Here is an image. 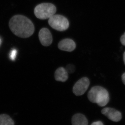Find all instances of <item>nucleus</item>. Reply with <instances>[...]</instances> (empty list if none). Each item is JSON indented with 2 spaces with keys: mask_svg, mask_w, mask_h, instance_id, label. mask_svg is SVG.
Returning a JSON list of instances; mask_svg holds the SVG:
<instances>
[{
  "mask_svg": "<svg viewBox=\"0 0 125 125\" xmlns=\"http://www.w3.org/2000/svg\"><path fill=\"white\" fill-rule=\"evenodd\" d=\"M9 26L15 35L22 38L30 37L35 31L32 22L28 18L21 15L13 16L9 21Z\"/></svg>",
  "mask_w": 125,
  "mask_h": 125,
  "instance_id": "nucleus-1",
  "label": "nucleus"
},
{
  "mask_svg": "<svg viewBox=\"0 0 125 125\" xmlns=\"http://www.w3.org/2000/svg\"><path fill=\"white\" fill-rule=\"evenodd\" d=\"M87 97L91 102L97 104L101 107L106 106L109 101L108 92L103 87L99 86L93 87L88 92Z\"/></svg>",
  "mask_w": 125,
  "mask_h": 125,
  "instance_id": "nucleus-2",
  "label": "nucleus"
},
{
  "mask_svg": "<svg viewBox=\"0 0 125 125\" xmlns=\"http://www.w3.org/2000/svg\"><path fill=\"white\" fill-rule=\"evenodd\" d=\"M56 11L57 9L54 5L50 3H43L35 7L34 13L38 19L46 20L55 14Z\"/></svg>",
  "mask_w": 125,
  "mask_h": 125,
  "instance_id": "nucleus-3",
  "label": "nucleus"
},
{
  "mask_svg": "<svg viewBox=\"0 0 125 125\" xmlns=\"http://www.w3.org/2000/svg\"><path fill=\"white\" fill-rule=\"evenodd\" d=\"M48 22L52 28L58 31H64L69 27L68 20L61 15H54L49 18Z\"/></svg>",
  "mask_w": 125,
  "mask_h": 125,
  "instance_id": "nucleus-4",
  "label": "nucleus"
},
{
  "mask_svg": "<svg viewBox=\"0 0 125 125\" xmlns=\"http://www.w3.org/2000/svg\"><path fill=\"white\" fill-rule=\"evenodd\" d=\"M90 84L89 78L84 77L78 81L73 86V92L76 96L83 95L88 89Z\"/></svg>",
  "mask_w": 125,
  "mask_h": 125,
  "instance_id": "nucleus-5",
  "label": "nucleus"
},
{
  "mask_svg": "<svg viewBox=\"0 0 125 125\" xmlns=\"http://www.w3.org/2000/svg\"><path fill=\"white\" fill-rule=\"evenodd\" d=\"M101 113L108 119L113 122H119L122 119L121 113L114 108H105L102 110Z\"/></svg>",
  "mask_w": 125,
  "mask_h": 125,
  "instance_id": "nucleus-6",
  "label": "nucleus"
},
{
  "mask_svg": "<svg viewBox=\"0 0 125 125\" xmlns=\"http://www.w3.org/2000/svg\"><path fill=\"white\" fill-rule=\"evenodd\" d=\"M39 37L42 44L44 46H49L52 42V34L47 28H42L40 30Z\"/></svg>",
  "mask_w": 125,
  "mask_h": 125,
  "instance_id": "nucleus-7",
  "label": "nucleus"
},
{
  "mask_svg": "<svg viewBox=\"0 0 125 125\" xmlns=\"http://www.w3.org/2000/svg\"><path fill=\"white\" fill-rule=\"evenodd\" d=\"M58 47L62 51L72 52L76 48V45L73 40L65 39L62 40L59 42Z\"/></svg>",
  "mask_w": 125,
  "mask_h": 125,
  "instance_id": "nucleus-8",
  "label": "nucleus"
},
{
  "mask_svg": "<svg viewBox=\"0 0 125 125\" xmlns=\"http://www.w3.org/2000/svg\"><path fill=\"white\" fill-rule=\"evenodd\" d=\"M54 78L56 81H57L65 82L68 78V73L63 67H59L56 70Z\"/></svg>",
  "mask_w": 125,
  "mask_h": 125,
  "instance_id": "nucleus-9",
  "label": "nucleus"
},
{
  "mask_svg": "<svg viewBox=\"0 0 125 125\" xmlns=\"http://www.w3.org/2000/svg\"><path fill=\"white\" fill-rule=\"evenodd\" d=\"M72 125H88V120L82 114L78 113L73 116L72 120Z\"/></svg>",
  "mask_w": 125,
  "mask_h": 125,
  "instance_id": "nucleus-10",
  "label": "nucleus"
},
{
  "mask_svg": "<svg viewBox=\"0 0 125 125\" xmlns=\"http://www.w3.org/2000/svg\"><path fill=\"white\" fill-rule=\"evenodd\" d=\"M14 122L10 116L7 114L0 115V125H14Z\"/></svg>",
  "mask_w": 125,
  "mask_h": 125,
  "instance_id": "nucleus-11",
  "label": "nucleus"
},
{
  "mask_svg": "<svg viewBox=\"0 0 125 125\" xmlns=\"http://www.w3.org/2000/svg\"><path fill=\"white\" fill-rule=\"evenodd\" d=\"M65 69L67 71V72L70 73H73L74 72L75 70L74 66H73V65H71V64L67 65Z\"/></svg>",
  "mask_w": 125,
  "mask_h": 125,
  "instance_id": "nucleus-12",
  "label": "nucleus"
},
{
  "mask_svg": "<svg viewBox=\"0 0 125 125\" xmlns=\"http://www.w3.org/2000/svg\"><path fill=\"white\" fill-rule=\"evenodd\" d=\"M16 54H17V51H16V50H13L11 52V54H10V57H11V59L13 60H14L15 57H16Z\"/></svg>",
  "mask_w": 125,
  "mask_h": 125,
  "instance_id": "nucleus-13",
  "label": "nucleus"
},
{
  "mask_svg": "<svg viewBox=\"0 0 125 125\" xmlns=\"http://www.w3.org/2000/svg\"><path fill=\"white\" fill-rule=\"evenodd\" d=\"M120 42L122 44L125 46V32L120 38Z\"/></svg>",
  "mask_w": 125,
  "mask_h": 125,
  "instance_id": "nucleus-14",
  "label": "nucleus"
},
{
  "mask_svg": "<svg viewBox=\"0 0 125 125\" xmlns=\"http://www.w3.org/2000/svg\"><path fill=\"white\" fill-rule=\"evenodd\" d=\"M91 125H104L103 124L101 121L94 122Z\"/></svg>",
  "mask_w": 125,
  "mask_h": 125,
  "instance_id": "nucleus-15",
  "label": "nucleus"
},
{
  "mask_svg": "<svg viewBox=\"0 0 125 125\" xmlns=\"http://www.w3.org/2000/svg\"><path fill=\"white\" fill-rule=\"evenodd\" d=\"M122 80L123 81V83L125 85V73H123V75H122Z\"/></svg>",
  "mask_w": 125,
  "mask_h": 125,
  "instance_id": "nucleus-16",
  "label": "nucleus"
},
{
  "mask_svg": "<svg viewBox=\"0 0 125 125\" xmlns=\"http://www.w3.org/2000/svg\"><path fill=\"white\" fill-rule=\"evenodd\" d=\"M123 59H124V64L125 65V51L124 53V56H123Z\"/></svg>",
  "mask_w": 125,
  "mask_h": 125,
  "instance_id": "nucleus-17",
  "label": "nucleus"
},
{
  "mask_svg": "<svg viewBox=\"0 0 125 125\" xmlns=\"http://www.w3.org/2000/svg\"></svg>",
  "mask_w": 125,
  "mask_h": 125,
  "instance_id": "nucleus-18",
  "label": "nucleus"
}]
</instances>
